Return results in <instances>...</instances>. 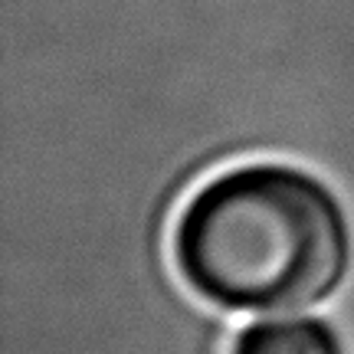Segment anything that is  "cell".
Segmentation results:
<instances>
[{
  "instance_id": "1",
  "label": "cell",
  "mask_w": 354,
  "mask_h": 354,
  "mask_svg": "<svg viewBox=\"0 0 354 354\" xmlns=\"http://www.w3.org/2000/svg\"><path fill=\"white\" fill-rule=\"evenodd\" d=\"M187 292L227 318L328 308L354 276V214L318 167L256 154L216 167L171 227Z\"/></svg>"
},
{
  "instance_id": "2",
  "label": "cell",
  "mask_w": 354,
  "mask_h": 354,
  "mask_svg": "<svg viewBox=\"0 0 354 354\" xmlns=\"http://www.w3.org/2000/svg\"><path fill=\"white\" fill-rule=\"evenodd\" d=\"M227 354H354L331 308L250 315L233 325Z\"/></svg>"
}]
</instances>
